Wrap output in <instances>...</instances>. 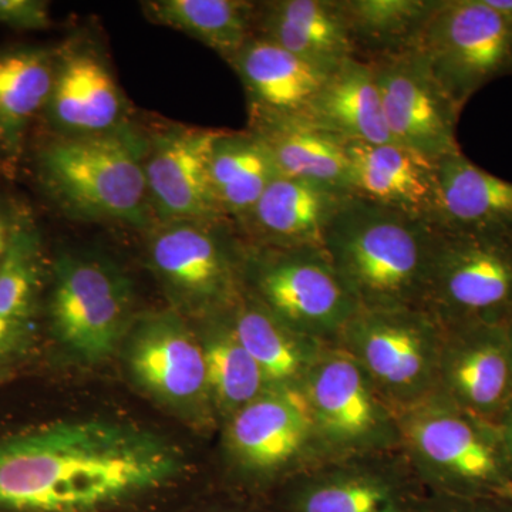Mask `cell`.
I'll use <instances>...</instances> for the list:
<instances>
[{
  "mask_svg": "<svg viewBox=\"0 0 512 512\" xmlns=\"http://www.w3.org/2000/svg\"><path fill=\"white\" fill-rule=\"evenodd\" d=\"M183 467L153 431L62 421L0 441V512H101L170 484Z\"/></svg>",
  "mask_w": 512,
  "mask_h": 512,
  "instance_id": "obj_1",
  "label": "cell"
},
{
  "mask_svg": "<svg viewBox=\"0 0 512 512\" xmlns=\"http://www.w3.org/2000/svg\"><path fill=\"white\" fill-rule=\"evenodd\" d=\"M434 245L429 222L352 195L323 239L360 309H424Z\"/></svg>",
  "mask_w": 512,
  "mask_h": 512,
  "instance_id": "obj_2",
  "label": "cell"
},
{
  "mask_svg": "<svg viewBox=\"0 0 512 512\" xmlns=\"http://www.w3.org/2000/svg\"><path fill=\"white\" fill-rule=\"evenodd\" d=\"M402 451L427 493L512 498V461L497 423L434 393L399 414Z\"/></svg>",
  "mask_w": 512,
  "mask_h": 512,
  "instance_id": "obj_3",
  "label": "cell"
},
{
  "mask_svg": "<svg viewBox=\"0 0 512 512\" xmlns=\"http://www.w3.org/2000/svg\"><path fill=\"white\" fill-rule=\"evenodd\" d=\"M222 461L232 488L268 500L329 456L301 392L271 389L221 426Z\"/></svg>",
  "mask_w": 512,
  "mask_h": 512,
  "instance_id": "obj_4",
  "label": "cell"
},
{
  "mask_svg": "<svg viewBox=\"0 0 512 512\" xmlns=\"http://www.w3.org/2000/svg\"><path fill=\"white\" fill-rule=\"evenodd\" d=\"M146 147L124 127L96 136H63L43 151L42 167L70 210L141 227L153 214Z\"/></svg>",
  "mask_w": 512,
  "mask_h": 512,
  "instance_id": "obj_5",
  "label": "cell"
},
{
  "mask_svg": "<svg viewBox=\"0 0 512 512\" xmlns=\"http://www.w3.org/2000/svg\"><path fill=\"white\" fill-rule=\"evenodd\" d=\"M244 292L289 328L336 345L359 305L323 248L245 242Z\"/></svg>",
  "mask_w": 512,
  "mask_h": 512,
  "instance_id": "obj_6",
  "label": "cell"
},
{
  "mask_svg": "<svg viewBox=\"0 0 512 512\" xmlns=\"http://www.w3.org/2000/svg\"><path fill=\"white\" fill-rule=\"evenodd\" d=\"M441 339L443 326L426 309H359L336 345L400 414L436 393Z\"/></svg>",
  "mask_w": 512,
  "mask_h": 512,
  "instance_id": "obj_7",
  "label": "cell"
},
{
  "mask_svg": "<svg viewBox=\"0 0 512 512\" xmlns=\"http://www.w3.org/2000/svg\"><path fill=\"white\" fill-rule=\"evenodd\" d=\"M244 252L234 222H167L151 239L150 265L178 308L207 320L244 295Z\"/></svg>",
  "mask_w": 512,
  "mask_h": 512,
  "instance_id": "obj_8",
  "label": "cell"
},
{
  "mask_svg": "<svg viewBox=\"0 0 512 512\" xmlns=\"http://www.w3.org/2000/svg\"><path fill=\"white\" fill-rule=\"evenodd\" d=\"M134 291L121 269L90 255H64L56 266L50 319L57 342L83 365L123 348L134 323Z\"/></svg>",
  "mask_w": 512,
  "mask_h": 512,
  "instance_id": "obj_9",
  "label": "cell"
},
{
  "mask_svg": "<svg viewBox=\"0 0 512 512\" xmlns=\"http://www.w3.org/2000/svg\"><path fill=\"white\" fill-rule=\"evenodd\" d=\"M329 458L399 450V414L338 345L320 353L301 387Z\"/></svg>",
  "mask_w": 512,
  "mask_h": 512,
  "instance_id": "obj_10",
  "label": "cell"
},
{
  "mask_svg": "<svg viewBox=\"0 0 512 512\" xmlns=\"http://www.w3.org/2000/svg\"><path fill=\"white\" fill-rule=\"evenodd\" d=\"M429 494L402 451L333 457L268 498L274 512H417Z\"/></svg>",
  "mask_w": 512,
  "mask_h": 512,
  "instance_id": "obj_11",
  "label": "cell"
},
{
  "mask_svg": "<svg viewBox=\"0 0 512 512\" xmlns=\"http://www.w3.org/2000/svg\"><path fill=\"white\" fill-rule=\"evenodd\" d=\"M424 309L443 328L468 323L510 325L512 239L436 229Z\"/></svg>",
  "mask_w": 512,
  "mask_h": 512,
  "instance_id": "obj_12",
  "label": "cell"
},
{
  "mask_svg": "<svg viewBox=\"0 0 512 512\" xmlns=\"http://www.w3.org/2000/svg\"><path fill=\"white\" fill-rule=\"evenodd\" d=\"M417 50L461 110L487 84L512 74V26L485 0H440Z\"/></svg>",
  "mask_w": 512,
  "mask_h": 512,
  "instance_id": "obj_13",
  "label": "cell"
},
{
  "mask_svg": "<svg viewBox=\"0 0 512 512\" xmlns=\"http://www.w3.org/2000/svg\"><path fill=\"white\" fill-rule=\"evenodd\" d=\"M121 349L131 382L150 399L197 423H217L200 335L178 313L134 320Z\"/></svg>",
  "mask_w": 512,
  "mask_h": 512,
  "instance_id": "obj_14",
  "label": "cell"
},
{
  "mask_svg": "<svg viewBox=\"0 0 512 512\" xmlns=\"http://www.w3.org/2000/svg\"><path fill=\"white\" fill-rule=\"evenodd\" d=\"M382 97L393 143L431 160L460 153V107L431 74L419 50L369 63Z\"/></svg>",
  "mask_w": 512,
  "mask_h": 512,
  "instance_id": "obj_15",
  "label": "cell"
},
{
  "mask_svg": "<svg viewBox=\"0 0 512 512\" xmlns=\"http://www.w3.org/2000/svg\"><path fill=\"white\" fill-rule=\"evenodd\" d=\"M440 396L497 423L512 402V352L507 326H446L437 366Z\"/></svg>",
  "mask_w": 512,
  "mask_h": 512,
  "instance_id": "obj_16",
  "label": "cell"
},
{
  "mask_svg": "<svg viewBox=\"0 0 512 512\" xmlns=\"http://www.w3.org/2000/svg\"><path fill=\"white\" fill-rule=\"evenodd\" d=\"M222 130L171 128L146 147L148 198L151 211L167 222L229 221L212 191L210 160Z\"/></svg>",
  "mask_w": 512,
  "mask_h": 512,
  "instance_id": "obj_17",
  "label": "cell"
},
{
  "mask_svg": "<svg viewBox=\"0 0 512 512\" xmlns=\"http://www.w3.org/2000/svg\"><path fill=\"white\" fill-rule=\"evenodd\" d=\"M345 148L352 197L434 224L439 198L436 160L396 143L350 141Z\"/></svg>",
  "mask_w": 512,
  "mask_h": 512,
  "instance_id": "obj_18",
  "label": "cell"
},
{
  "mask_svg": "<svg viewBox=\"0 0 512 512\" xmlns=\"http://www.w3.org/2000/svg\"><path fill=\"white\" fill-rule=\"evenodd\" d=\"M350 194L279 175L237 225L244 242L271 248H323L330 222Z\"/></svg>",
  "mask_w": 512,
  "mask_h": 512,
  "instance_id": "obj_19",
  "label": "cell"
},
{
  "mask_svg": "<svg viewBox=\"0 0 512 512\" xmlns=\"http://www.w3.org/2000/svg\"><path fill=\"white\" fill-rule=\"evenodd\" d=\"M228 63L247 94L249 124L305 116L329 76L256 35Z\"/></svg>",
  "mask_w": 512,
  "mask_h": 512,
  "instance_id": "obj_20",
  "label": "cell"
},
{
  "mask_svg": "<svg viewBox=\"0 0 512 512\" xmlns=\"http://www.w3.org/2000/svg\"><path fill=\"white\" fill-rule=\"evenodd\" d=\"M47 109L64 136H96L120 130L127 110L109 66L87 47L66 53L56 64Z\"/></svg>",
  "mask_w": 512,
  "mask_h": 512,
  "instance_id": "obj_21",
  "label": "cell"
},
{
  "mask_svg": "<svg viewBox=\"0 0 512 512\" xmlns=\"http://www.w3.org/2000/svg\"><path fill=\"white\" fill-rule=\"evenodd\" d=\"M439 198L433 227L512 239V183L488 173L463 151L437 161Z\"/></svg>",
  "mask_w": 512,
  "mask_h": 512,
  "instance_id": "obj_22",
  "label": "cell"
},
{
  "mask_svg": "<svg viewBox=\"0 0 512 512\" xmlns=\"http://www.w3.org/2000/svg\"><path fill=\"white\" fill-rule=\"evenodd\" d=\"M255 35L329 74L353 57L340 0L258 3Z\"/></svg>",
  "mask_w": 512,
  "mask_h": 512,
  "instance_id": "obj_23",
  "label": "cell"
},
{
  "mask_svg": "<svg viewBox=\"0 0 512 512\" xmlns=\"http://www.w3.org/2000/svg\"><path fill=\"white\" fill-rule=\"evenodd\" d=\"M303 117L346 143H393L373 67L355 57L329 74Z\"/></svg>",
  "mask_w": 512,
  "mask_h": 512,
  "instance_id": "obj_24",
  "label": "cell"
},
{
  "mask_svg": "<svg viewBox=\"0 0 512 512\" xmlns=\"http://www.w3.org/2000/svg\"><path fill=\"white\" fill-rule=\"evenodd\" d=\"M228 319L271 389L301 392L306 376L328 346L289 328L245 292Z\"/></svg>",
  "mask_w": 512,
  "mask_h": 512,
  "instance_id": "obj_25",
  "label": "cell"
},
{
  "mask_svg": "<svg viewBox=\"0 0 512 512\" xmlns=\"http://www.w3.org/2000/svg\"><path fill=\"white\" fill-rule=\"evenodd\" d=\"M249 130L271 151L279 174L348 191L349 163L342 138L305 117L259 121L249 124Z\"/></svg>",
  "mask_w": 512,
  "mask_h": 512,
  "instance_id": "obj_26",
  "label": "cell"
},
{
  "mask_svg": "<svg viewBox=\"0 0 512 512\" xmlns=\"http://www.w3.org/2000/svg\"><path fill=\"white\" fill-rule=\"evenodd\" d=\"M440 0H340L353 57L377 62L419 47Z\"/></svg>",
  "mask_w": 512,
  "mask_h": 512,
  "instance_id": "obj_27",
  "label": "cell"
},
{
  "mask_svg": "<svg viewBox=\"0 0 512 512\" xmlns=\"http://www.w3.org/2000/svg\"><path fill=\"white\" fill-rule=\"evenodd\" d=\"M279 175L271 151L251 130H222L215 140L210 160L212 191L222 215L235 227Z\"/></svg>",
  "mask_w": 512,
  "mask_h": 512,
  "instance_id": "obj_28",
  "label": "cell"
},
{
  "mask_svg": "<svg viewBox=\"0 0 512 512\" xmlns=\"http://www.w3.org/2000/svg\"><path fill=\"white\" fill-rule=\"evenodd\" d=\"M143 5L148 19L194 37L227 62L255 35V2L153 0Z\"/></svg>",
  "mask_w": 512,
  "mask_h": 512,
  "instance_id": "obj_29",
  "label": "cell"
},
{
  "mask_svg": "<svg viewBox=\"0 0 512 512\" xmlns=\"http://www.w3.org/2000/svg\"><path fill=\"white\" fill-rule=\"evenodd\" d=\"M200 335L207 365L212 410L222 426L239 409L271 390L254 359L239 342L227 315L202 320Z\"/></svg>",
  "mask_w": 512,
  "mask_h": 512,
  "instance_id": "obj_30",
  "label": "cell"
},
{
  "mask_svg": "<svg viewBox=\"0 0 512 512\" xmlns=\"http://www.w3.org/2000/svg\"><path fill=\"white\" fill-rule=\"evenodd\" d=\"M56 63L45 50H0V144L15 150L29 121L47 106Z\"/></svg>",
  "mask_w": 512,
  "mask_h": 512,
  "instance_id": "obj_31",
  "label": "cell"
},
{
  "mask_svg": "<svg viewBox=\"0 0 512 512\" xmlns=\"http://www.w3.org/2000/svg\"><path fill=\"white\" fill-rule=\"evenodd\" d=\"M37 281V244L29 232L19 229L10 234L0 261V316L26 325L32 315Z\"/></svg>",
  "mask_w": 512,
  "mask_h": 512,
  "instance_id": "obj_32",
  "label": "cell"
},
{
  "mask_svg": "<svg viewBox=\"0 0 512 512\" xmlns=\"http://www.w3.org/2000/svg\"><path fill=\"white\" fill-rule=\"evenodd\" d=\"M0 23L23 30L49 28V6L40 0H0Z\"/></svg>",
  "mask_w": 512,
  "mask_h": 512,
  "instance_id": "obj_33",
  "label": "cell"
},
{
  "mask_svg": "<svg viewBox=\"0 0 512 512\" xmlns=\"http://www.w3.org/2000/svg\"><path fill=\"white\" fill-rule=\"evenodd\" d=\"M417 512H512V498H463L427 494Z\"/></svg>",
  "mask_w": 512,
  "mask_h": 512,
  "instance_id": "obj_34",
  "label": "cell"
},
{
  "mask_svg": "<svg viewBox=\"0 0 512 512\" xmlns=\"http://www.w3.org/2000/svg\"><path fill=\"white\" fill-rule=\"evenodd\" d=\"M26 325L0 316V367L12 359L22 348Z\"/></svg>",
  "mask_w": 512,
  "mask_h": 512,
  "instance_id": "obj_35",
  "label": "cell"
},
{
  "mask_svg": "<svg viewBox=\"0 0 512 512\" xmlns=\"http://www.w3.org/2000/svg\"><path fill=\"white\" fill-rule=\"evenodd\" d=\"M208 512H274L269 503L254 504L251 501H232V503L217 505Z\"/></svg>",
  "mask_w": 512,
  "mask_h": 512,
  "instance_id": "obj_36",
  "label": "cell"
},
{
  "mask_svg": "<svg viewBox=\"0 0 512 512\" xmlns=\"http://www.w3.org/2000/svg\"><path fill=\"white\" fill-rule=\"evenodd\" d=\"M497 426L500 429L501 437H503L508 456L512 461V402L503 416L500 417V420L497 421Z\"/></svg>",
  "mask_w": 512,
  "mask_h": 512,
  "instance_id": "obj_37",
  "label": "cell"
},
{
  "mask_svg": "<svg viewBox=\"0 0 512 512\" xmlns=\"http://www.w3.org/2000/svg\"><path fill=\"white\" fill-rule=\"evenodd\" d=\"M485 3L512 26V0H485Z\"/></svg>",
  "mask_w": 512,
  "mask_h": 512,
  "instance_id": "obj_38",
  "label": "cell"
},
{
  "mask_svg": "<svg viewBox=\"0 0 512 512\" xmlns=\"http://www.w3.org/2000/svg\"><path fill=\"white\" fill-rule=\"evenodd\" d=\"M9 239L10 232L8 224H6L5 217H3L2 211H0V261H2L6 249H8Z\"/></svg>",
  "mask_w": 512,
  "mask_h": 512,
  "instance_id": "obj_39",
  "label": "cell"
},
{
  "mask_svg": "<svg viewBox=\"0 0 512 512\" xmlns=\"http://www.w3.org/2000/svg\"><path fill=\"white\" fill-rule=\"evenodd\" d=\"M507 333H508V339H510L511 352H512V322L510 323V325H507Z\"/></svg>",
  "mask_w": 512,
  "mask_h": 512,
  "instance_id": "obj_40",
  "label": "cell"
},
{
  "mask_svg": "<svg viewBox=\"0 0 512 512\" xmlns=\"http://www.w3.org/2000/svg\"><path fill=\"white\" fill-rule=\"evenodd\" d=\"M0 148H3V147H2V144H0Z\"/></svg>",
  "mask_w": 512,
  "mask_h": 512,
  "instance_id": "obj_41",
  "label": "cell"
}]
</instances>
